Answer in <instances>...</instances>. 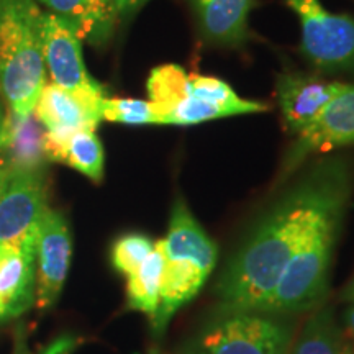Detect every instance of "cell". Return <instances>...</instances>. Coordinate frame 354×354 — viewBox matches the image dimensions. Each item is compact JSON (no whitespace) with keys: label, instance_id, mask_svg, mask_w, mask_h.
I'll use <instances>...</instances> for the list:
<instances>
[{"label":"cell","instance_id":"obj_30","mask_svg":"<svg viewBox=\"0 0 354 354\" xmlns=\"http://www.w3.org/2000/svg\"><path fill=\"white\" fill-rule=\"evenodd\" d=\"M151 354H166V353H161V351H153Z\"/></svg>","mask_w":354,"mask_h":354},{"label":"cell","instance_id":"obj_3","mask_svg":"<svg viewBox=\"0 0 354 354\" xmlns=\"http://www.w3.org/2000/svg\"><path fill=\"white\" fill-rule=\"evenodd\" d=\"M349 203L330 210L295 251L276 289L259 312L297 315L323 305L330 289V269Z\"/></svg>","mask_w":354,"mask_h":354},{"label":"cell","instance_id":"obj_9","mask_svg":"<svg viewBox=\"0 0 354 354\" xmlns=\"http://www.w3.org/2000/svg\"><path fill=\"white\" fill-rule=\"evenodd\" d=\"M349 145H354V84H348L317 120L297 135L282 161L281 179L290 177L312 154Z\"/></svg>","mask_w":354,"mask_h":354},{"label":"cell","instance_id":"obj_18","mask_svg":"<svg viewBox=\"0 0 354 354\" xmlns=\"http://www.w3.org/2000/svg\"><path fill=\"white\" fill-rule=\"evenodd\" d=\"M289 354H354V346L344 333L331 305L313 310Z\"/></svg>","mask_w":354,"mask_h":354},{"label":"cell","instance_id":"obj_29","mask_svg":"<svg viewBox=\"0 0 354 354\" xmlns=\"http://www.w3.org/2000/svg\"><path fill=\"white\" fill-rule=\"evenodd\" d=\"M342 297H343L344 302H348V304L349 302H354V279L346 286V289L343 290Z\"/></svg>","mask_w":354,"mask_h":354},{"label":"cell","instance_id":"obj_14","mask_svg":"<svg viewBox=\"0 0 354 354\" xmlns=\"http://www.w3.org/2000/svg\"><path fill=\"white\" fill-rule=\"evenodd\" d=\"M43 153L46 161L63 162L94 183L104 179L105 154L95 130L43 133Z\"/></svg>","mask_w":354,"mask_h":354},{"label":"cell","instance_id":"obj_21","mask_svg":"<svg viewBox=\"0 0 354 354\" xmlns=\"http://www.w3.org/2000/svg\"><path fill=\"white\" fill-rule=\"evenodd\" d=\"M166 258L159 241L154 243L153 253L146 258L141 268L128 277L127 302L131 310H138L149 317H154L159 304V289H161L162 271Z\"/></svg>","mask_w":354,"mask_h":354},{"label":"cell","instance_id":"obj_13","mask_svg":"<svg viewBox=\"0 0 354 354\" xmlns=\"http://www.w3.org/2000/svg\"><path fill=\"white\" fill-rule=\"evenodd\" d=\"M102 99H84L56 84L46 82L35 105L33 117L46 131H74L84 128L97 130L102 122Z\"/></svg>","mask_w":354,"mask_h":354},{"label":"cell","instance_id":"obj_24","mask_svg":"<svg viewBox=\"0 0 354 354\" xmlns=\"http://www.w3.org/2000/svg\"><path fill=\"white\" fill-rule=\"evenodd\" d=\"M148 2H151V0H104L115 25H118L123 20L131 19Z\"/></svg>","mask_w":354,"mask_h":354},{"label":"cell","instance_id":"obj_27","mask_svg":"<svg viewBox=\"0 0 354 354\" xmlns=\"http://www.w3.org/2000/svg\"><path fill=\"white\" fill-rule=\"evenodd\" d=\"M343 323H344V326H343L344 333H346L349 342H351L354 346V302H349L348 308L344 310Z\"/></svg>","mask_w":354,"mask_h":354},{"label":"cell","instance_id":"obj_2","mask_svg":"<svg viewBox=\"0 0 354 354\" xmlns=\"http://www.w3.org/2000/svg\"><path fill=\"white\" fill-rule=\"evenodd\" d=\"M41 17L37 0H0V92L17 120L33 115L46 84Z\"/></svg>","mask_w":354,"mask_h":354},{"label":"cell","instance_id":"obj_26","mask_svg":"<svg viewBox=\"0 0 354 354\" xmlns=\"http://www.w3.org/2000/svg\"><path fill=\"white\" fill-rule=\"evenodd\" d=\"M8 143V112L0 104V154L6 151Z\"/></svg>","mask_w":354,"mask_h":354},{"label":"cell","instance_id":"obj_25","mask_svg":"<svg viewBox=\"0 0 354 354\" xmlns=\"http://www.w3.org/2000/svg\"><path fill=\"white\" fill-rule=\"evenodd\" d=\"M76 343L77 339L73 338V336L69 335L61 336V338H57L56 342L53 343L43 354H71L73 353L74 346H76Z\"/></svg>","mask_w":354,"mask_h":354},{"label":"cell","instance_id":"obj_4","mask_svg":"<svg viewBox=\"0 0 354 354\" xmlns=\"http://www.w3.org/2000/svg\"><path fill=\"white\" fill-rule=\"evenodd\" d=\"M295 325L259 310H215L180 354H289Z\"/></svg>","mask_w":354,"mask_h":354},{"label":"cell","instance_id":"obj_10","mask_svg":"<svg viewBox=\"0 0 354 354\" xmlns=\"http://www.w3.org/2000/svg\"><path fill=\"white\" fill-rule=\"evenodd\" d=\"M73 236L68 220L61 212L48 209L39 223L35 250L37 263V299L39 308H51L59 299L68 277Z\"/></svg>","mask_w":354,"mask_h":354},{"label":"cell","instance_id":"obj_23","mask_svg":"<svg viewBox=\"0 0 354 354\" xmlns=\"http://www.w3.org/2000/svg\"><path fill=\"white\" fill-rule=\"evenodd\" d=\"M100 118L105 122L123 125H158V117L153 104L141 99H112L100 100Z\"/></svg>","mask_w":354,"mask_h":354},{"label":"cell","instance_id":"obj_22","mask_svg":"<svg viewBox=\"0 0 354 354\" xmlns=\"http://www.w3.org/2000/svg\"><path fill=\"white\" fill-rule=\"evenodd\" d=\"M154 243L141 233H127L115 240L110 250V261L115 271L130 277L153 253Z\"/></svg>","mask_w":354,"mask_h":354},{"label":"cell","instance_id":"obj_11","mask_svg":"<svg viewBox=\"0 0 354 354\" xmlns=\"http://www.w3.org/2000/svg\"><path fill=\"white\" fill-rule=\"evenodd\" d=\"M346 86L295 73L279 76L276 94L289 131L295 136L300 135Z\"/></svg>","mask_w":354,"mask_h":354},{"label":"cell","instance_id":"obj_16","mask_svg":"<svg viewBox=\"0 0 354 354\" xmlns=\"http://www.w3.org/2000/svg\"><path fill=\"white\" fill-rule=\"evenodd\" d=\"M37 299L33 253L0 246V322L25 313Z\"/></svg>","mask_w":354,"mask_h":354},{"label":"cell","instance_id":"obj_12","mask_svg":"<svg viewBox=\"0 0 354 354\" xmlns=\"http://www.w3.org/2000/svg\"><path fill=\"white\" fill-rule=\"evenodd\" d=\"M159 245L167 261H187L207 274L214 271L218 258L216 243L201 227L183 197H177L172 205L169 228Z\"/></svg>","mask_w":354,"mask_h":354},{"label":"cell","instance_id":"obj_28","mask_svg":"<svg viewBox=\"0 0 354 354\" xmlns=\"http://www.w3.org/2000/svg\"><path fill=\"white\" fill-rule=\"evenodd\" d=\"M10 174H12V167L8 165L6 154H0V196H2L3 189H6V185L8 183V179H10Z\"/></svg>","mask_w":354,"mask_h":354},{"label":"cell","instance_id":"obj_8","mask_svg":"<svg viewBox=\"0 0 354 354\" xmlns=\"http://www.w3.org/2000/svg\"><path fill=\"white\" fill-rule=\"evenodd\" d=\"M146 87L158 125L189 127L232 117L225 109L194 95L189 87V74L177 64L154 68Z\"/></svg>","mask_w":354,"mask_h":354},{"label":"cell","instance_id":"obj_20","mask_svg":"<svg viewBox=\"0 0 354 354\" xmlns=\"http://www.w3.org/2000/svg\"><path fill=\"white\" fill-rule=\"evenodd\" d=\"M43 133L41 123L33 115L25 120H17L8 115V143L3 154L12 169L44 167Z\"/></svg>","mask_w":354,"mask_h":354},{"label":"cell","instance_id":"obj_19","mask_svg":"<svg viewBox=\"0 0 354 354\" xmlns=\"http://www.w3.org/2000/svg\"><path fill=\"white\" fill-rule=\"evenodd\" d=\"M73 26L77 37L102 44L112 37L115 25L104 0H37Z\"/></svg>","mask_w":354,"mask_h":354},{"label":"cell","instance_id":"obj_7","mask_svg":"<svg viewBox=\"0 0 354 354\" xmlns=\"http://www.w3.org/2000/svg\"><path fill=\"white\" fill-rule=\"evenodd\" d=\"M41 43L44 68L53 84L84 99L107 97L105 87L88 74L84 63L82 39L68 21L55 13L43 12Z\"/></svg>","mask_w":354,"mask_h":354},{"label":"cell","instance_id":"obj_15","mask_svg":"<svg viewBox=\"0 0 354 354\" xmlns=\"http://www.w3.org/2000/svg\"><path fill=\"white\" fill-rule=\"evenodd\" d=\"M203 38L223 46H238L250 37L248 17L254 0H187Z\"/></svg>","mask_w":354,"mask_h":354},{"label":"cell","instance_id":"obj_5","mask_svg":"<svg viewBox=\"0 0 354 354\" xmlns=\"http://www.w3.org/2000/svg\"><path fill=\"white\" fill-rule=\"evenodd\" d=\"M48 209L44 167L12 169L0 196V246L35 254L39 223Z\"/></svg>","mask_w":354,"mask_h":354},{"label":"cell","instance_id":"obj_6","mask_svg":"<svg viewBox=\"0 0 354 354\" xmlns=\"http://www.w3.org/2000/svg\"><path fill=\"white\" fill-rule=\"evenodd\" d=\"M297 13L302 51L322 71L354 69V19L331 13L320 0H286Z\"/></svg>","mask_w":354,"mask_h":354},{"label":"cell","instance_id":"obj_17","mask_svg":"<svg viewBox=\"0 0 354 354\" xmlns=\"http://www.w3.org/2000/svg\"><path fill=\"white\" fill-rule=\"evenodd\" d=\"M210 274L187 261H167L165 264L159 289L158 310L151 318L154 336H162L183 305L190 302L205 284Z\"/></svg>","mask_w":354,"mask_h":354},{"label":"cell","instance_id":"obj_1","mask_svg":"<svg viewBox=\"0 0 354 354\" xmlns=\"http://www.w3.org/2000/svg\"><path fill=\"white\" fill-rule=\"evenodd\" d=\"M354 172L348 159L323 158L259 215L218 281L216 310H261L295 251L335 207L349 203Z\"/></svg>","mask_w":354,"mask_h":354}]
</instances>
